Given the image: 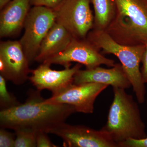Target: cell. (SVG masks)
I'll list each match as a JSON object with an SVG mask.
<instances>
[{
  "mask_svg": "<svg viewBox=\"0 0 147 147\" xmlns=\"http://www.w3.org/2000/svg\"><path fill=\"white\" fill-rule=\"evenodd\" d=\"M40 91H30L24 103L13 108L1 110V127L15 130L27 129L50 131L65 123L69 117L76 113L75 108L66 104H53L44 102Z\"/></svg>",
  "mask_w": 147,
  "mask_h": 147,
  "instance_id": "1",
  "label": "cell"
},
{
  "mask_svg": "<svg viewBox=\"0 0 147 147\" xmlns=\"http://www.w3.org/2000/svg\"><path fill=\"white\" fill-rule=\"evenodd\" d=\"M114 98L107 122L101 129L118 144L129 139H141L147 134L137 102L125 89L113 88Z\"/></svg>",
  "mask_w": 147,
  "mask_h": 147,
  "instance_id": "2",
  "label": "cell"
},
{
  "mask_svg": "<svg viewBox=\"0 0 147 147\" xmlns=\"http://www.w3.org/2000/svg\"><path fill=\"white\" fill-rule=\"evenodd\" d=\"M115 13L105 31L123 45L147 44V0H114Z\"/></svg>",
  "mask_w": 147,
  "mask_h": 147,
  "instance_id": "3",
  "label": "cell"
},
{
  "mask_svg": "<svg viewBox=\"0 0 147 147\" xmlns=\"http://www.w3.org/2000/svg\"><path fill=\"white\" fill-rule=\"evenodd\" d=\"M86 38L100 51L102 50V53L112 54L117 57L131 83L138 103H144L146 89L140 65L145 45H123L113 39L106 31L94 28L89 32Z\"/></svg>",
  "mask_w": 147,
  "mask_h": 147,
  "instance_id": "4",
  "label": "cell"
},
{
  "mask_svg": "<svg viewBox=\"0 0 147 147\" xmlns=\"http://www.w3.org/2000/svg\"><path fill=\"white\" fill-rule=\"evenodd\" d=\"M55 22L53 9L34 6L29 11L24 23V34L19 40L29 63L35 60L42 40Z\"/></svg>",
  "mask_w": 147,
  "mask_h": 147,
  "instance_id": "5",
  "label": "cell"
},
{
  "mask_svg": "<svg viewBox=\"0 0 147 147\" xmlns=\"http://www.w3.org/2000/svg\"><path fill=\"white\" fill-rule=\"evenodd\" d=\"M90 3V0H65L54 9L56 22L65 27L74 38L86 39L94 26Z\"/></svg>",
  "mask_w": 147,
  "mask_h": 147,
  "instance_id": "6",
  "label": "cell"
},
{
  "mask_svg": "<svg viewBox=\"0 0 147 147\" xmlns=\"http://www.w3.org/2000/svg\"><path fill=\"white\" fill-rule=\"evenodd\" d=\"M71 62L85 65L86 69H92L101 65L112 67L115 64L112 59L105 57L100 51L86 38H74L62 52L47 59L42 63L59 64L65 67H70Z\"/></svg>",
  "mask_w": 147,
  "mask_h": 147,
  "instance_id": "7",
  "label": "cell"
},
{
  "mask_svg": "<svg viewBox=\"0 0 147 147\" xmlns=\"http://www.w3.org/2000/svg\"><path fill=\"white\" fill-rule=\"evenodd\" d=\"M108 87V85L90 83H72L44 100L46 103L66 104L75 108L76 112L90 114L93 113L94 104L98 96Z\"/></svg>",
  "mask_w": 147,
  "mask_h": 147,
  "instance_id": "8",
  "label": "cell"
},
{
  "mask_svg": "<svg viewBox=\"0 0 147 147\" xmlns=\"http://www.w3.org/2000/svg\"><path fill=\"white\" fill-rule=\"evenodd\" d=\"M63 141L66 147H119L110 135L101 129L96 130L82 125L65 123L50 131Z\"/></svg>",
  "mask_w": 147,
  "mask_h": 147,
  "instance_id": "9",
  "label": "cell"
},
{
  "mask_svg": "<svg viewBox=\"0 0 147 147\" xmlns=\"http://www.w3.org/2000/svg\"><path fill=\"white\" fill-rule=\"evenodd\" d=\"M29 61L19 41L0 44V73L6 81L20 85L29 79Z\"/></svg>",
  "mask_w": 147,
  "mask_h": 147,
  "instance_id": "10",
  "label": "cell"
},
{
  "mask_svg": "<svg viewBox=\"0 0 147 147\" xmlns=\"http://www.w3.org/2000/svg\"><path fill=\"white\" fill-rule=\"evenodd\" d=\"M82 65L77 63L73 67H68L57 71L50 68L49 64L42 63L31 71L32 75L29 79L37 90H48L53 94L73 83L74 77Z\"/></svg>",
  "mask_w": 147,
  "mask_h": 147,
  "instance_id": "11",
  "label": "cell"
},
{
  "mask_svg": "<svg viewBox=\"0 0 147 147\" xmlns=\"http://www.w3.org/2000/svg\"><path fill=\"white\" fill-rule=\"evenodd\" d=\"M90 83L110 85L113 88L125 90L131 87L122 66L119 63H115L114 66L109 69L98 66L84 70L80 69L74 77V84Z\"/></svg>",
  "mask_w": 147,
  "mask_h": 147,
  "instance_id": "12",
  "label": "cell"
},
{
  "mask_svg": "<svg viewBox=\"0 0 147 147\" xmlns=\"http://www.w3.org/2000/svg\"><path fill=\"white\" fill-rule=\"evenodd\" d=\"M30 5V0H12L2 9L0 16L1 37L13 35L24 26Z\"/></svg>",
  "mask_w": 147,
  "mask_h": 147,
  "instance_id": "13",
  "label": "cell"
},
{
  "mask_svg": "<svg viewBox=\"0 0 147 147\" xmlns=\"http://www.w3.org/2000/svg\"><path fill=\"white\" fill-rule=\"evenodd\" d=\"M74 38L65 27L55 22L42 40L35 61L42 63L57 55L65 50Z\"/></svg>",
  "mask_w": 147,
  "mask_h": 147,
  "instance_id": "14",
  "label": "cell"
},
{
  "mask_svg": "<svg viewBox=\"0 0 147 147\" xmlns=\"http://www.w3.org/2000/svg\"><path fill=\"white\" fill-rule=\"evenodd\" d=\"M94 9L93 28L105 30L115 13L114 0H90Z\"/></svg>",
  "mask_w": 147,
  "mask_h": 147,
  "instance_id": "15",
  "label": "cell"
},
{
  "mask_svg": "<svg viewBox=\"0 0 147 147\" xmlns=\"http://www.w3.org/2000/svg\"><path fill=\"white\" fill-rule=\"evenodd\" d=\"M16 135L14 147H36V138L38 131L27 129L14 130Z\"/></svg>",
  "mask_w": 147,
  "mask_h": 147,
  "instance_id": "16",
  "label": "cell"
},
{
  "mask_svg": "<svg viewBox=\"0 0 147 147\" xmlns=\"http://www.w3.org/2000/svg\"><path fill=\"white\" fill-rule=\"evenodd\" d=\"M6 80L0 75V108L1 110L13 108L21 104L14 96L8 91Z\"/></svg>",
  "mask_w": 147,
  "mask_h": 147,
  "instance_id": "17",
  "label": "cell"
},
{
  "mask_svg": "<svg viewBox=\"0 0 147 147\" xmlns=\"http://www.w3.org/2000/svg\"><path fill=\"white\" fill-rule=\"evenodd\" d=\"M16 135L1 127L0 129V147H14Z\"/></svg>",
  "mask_w": 147,
  "mask_h": 147,
  "instance_id": "18",
  "label": "cell"
},
{
  "mask_svg": "<svg viewBox=\"0 0 147 147\" xmlns=\"http://www.w3.org/2000/svg\"><path fill=\"white\" fill-rule=\"evenodd\" d=\"M47 133L43 131L37 132L36 143L37 147H57L54 144L47 135Z\"/></svg>",
  "mask_w": 147,
  "mask_h": 147,
  "instance_id": "19",
  "label": "cell"
},
{
  "mask_svg": "<svg viewBox=\"0 0 147 147\" xmlns=\"http://www.w3.org/2000/svg\"><path fill=\"white\" fill-rule=\"evenodd\" d=\"M65 0H30V5L34 6H43L55 9Z\"/></svg>",
  "mask_w": 147,
  "mask_h": 147,
  "instance_id": "20",
  "label": "cell"
},
{
  "mask_svg": "<svg viewBox=\"0 0 147 147\" xmlns=\"http://www.w3.org/2000/svg\"><path fill=\"white\" fill-rule=\"evenodd\" d=\"M119 147H147V136L143 139H128L120 144Z\"/></svg>",
  "mask_w": 147,
  "mask_h": 147,
  "instance_id": "21",
  "label": "cell"
},
{
  "mask_svg": "<svg viewBox=\"0 0 147 147\" xmlns=\"http://www.w3.org/2000/svg\"><path fill=\"white\" fill-rule=\"evenodd\" d=\"M145 46L146 48L142 58V67L141 72L143 81L146 84L147 83V44Z\"/></svg>",
  "mask_w": 147,
  "mask_h": 147,
  "instance_id": "22",
  "label": "cell"
},
{
  "mask_svg": "<svg viewBox=\"0 0 147 147\" xmlns=\"http://www.w3.org/2000/svg\"><path fill=\"white\" fill-rule=\"evenodd\" d=\"M9 1H10V0H0V8L1 9H2Z\"/></svg>",
  "mask_w": 147,
  "mask_h": 147,
  "instance_id": "23",
  "label": "cell"
}]
</instances>
